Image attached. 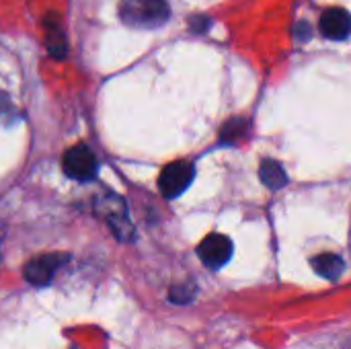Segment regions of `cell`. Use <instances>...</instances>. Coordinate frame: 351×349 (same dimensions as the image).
I'll use <instances>...</instances> for the list:
<instances>
[{"label": "cell", "mask_w": 351, "mask_h": 349, "mask_svg": "<svg viewBox=\"0 0 351 349\" xmlns=\"http://www.w3.org/2000/svg\"><path fill=\"white\" fill-rule=\"evenodd\" d=\"M95 212L107 220V224L113 230V234L117 237V241H121V243L134 241L136 232H134V224L128 216L123 197H119L115 193H105L95 200Z\"/></svg>", "instance_id": "cell-2"}, {"label": "cell", "mask_w": 351, "mask_h": 349, "mask_svg": "<svg viewBox=\"0 0 351 349\" xmlns=\"http://www.w3.org/2000/svg\"><path fill=\"white\" fill-rule=\"evenodd\" d=\"M43 29H45V45L49 49V53L58 60L66 58V51H68V41H66V35L60 27V21L58 16L49 14L43 23Z\"/></svg>", "instance_id": "cell-8"}, {"label": "cell", "mask_w": 351, "mask_h": 349, "mask_svg": "<svg viewBox=\"0 0 351 349\" xmlns=\"http://www.w3.org/2000/svg\"><path fill=\"white\" fill-rule=\"evenodd\" d=\"M243 134H247V121L245 119H241V117H234V119H230L224 128H222V134H220V138H222V142H237Z\"/></svg>", "instance_id": "cell-12"}, {"label": "cell", "mask_w": 351, "mask_h": 349, "mask_svg": "<svg viewBox=\"0 0 351 349\" xmlns=\"http://www.w3.org/2000/svg\"><path fill=\"white\" fill-rule=\"evenodd\" d=\"M2 239H4V228L0 226V245H2Z\"/></svg>", "instance_id": "cell-15"}, {"label": "cell", "mask_w": 351, "mask_h": 349, "mask_svg": "<svg viewBox=\"0 0 351 349\" xmlns=\"http://www.w3.org/2000/svg\"><path fill=\"white\" fill-rule=\"evenodd\" d=\"M351 21L350 12L341 6L335 8H327L321 14V31L327 39H335V41H346L350 35Z\"/></svg>", "instance_id": "cell-7"}, {"label": "cell", "mask_w": 351, "mask_h": 349, "mask_svg": "<svg viewBox=\"0 0 351 349\" xmlns=\"http://www.w3.org/2000/svg\"><path fill=\"white\" fill-rule=\"evenodd\" d=\"M193 177H195V169L191 163L175 160L162 169L158 177V189L167 200H177L189 189V185L193 183Z\"/></svg>", "instance_id": "cell-4"}, {"label": "cell", "mask_w": 351, "mask_h": 349, "mask_svg": "<svg viewBox=\"0 0 351 349\" xmlns=\"http://www.w3.org/2000/svg\"><path fill=\"white\" fill-rule=\"evenodd\" d=\"M210 25H212V21L208 16H195V21L191 23V29L195 33H206L210 29Z\"/></svg>", "instance_id": "cell-14"}, {"label": "cell", "mask_w": 351, "mask_h": 349, "mask_svg": "<svg viewBox=\"0 0 351 349\" xmlns=\"http://www.w3.org/2000/svg\"><path fill=\"white\" fill-rule=\"evenodd\" d=\"M311 265H313V269H315L321 278L331 280V282L339 280L341 274L346 272V261H343L339 255H335V253L317 255V257L311 259Z\"/></svg>", "instance_id": "cell-9"}, {"label": "cell", "mask_w": 351, "mask_h": 349, "mask_svg": "<svg viewBox=\"0 0 351 349\" xmlns=\"http://www.w3.org/2000/svg\"><path fill=\"white\" fill-rule=\"evenodd\" d=\"M259 177H261V183H263L265 187L274 189V191L286 187V183H288V175H286L284 167H282L278 160H271V158H267V160L261 163Z\"/></svg>", "instance_id": "cell-10"}, {"label": "cell", "mask_w": 351, "mask_h": 349, "mask_svg": "<svg viewBox=\"0 0 351 349\" xmlns=\"http://www.w3.org/2000/svg\"><path fill=\"white\" fill-rule=\"evenodd\" d=\"M294 35H296V39H304V41H308V39H311V35H313V29H311V25H308L306 21H302V23H298V25H296Z\"/></svg>", "instance_id": "cell-13"}, {"label": "cell", "mask_w": 351, "mask_h": 349, "mask_svg": "<svg viewBox=\"0 0 351 349\" xmlns=\"http://www.w3.org/2000/svg\"><path fill=\"white\" fill-rule=\"evenodd\" d=\"M70 261L68 253H47L41 257L31 259L23 267V276L33 286H47L56 278V274Z\"/></svg>", "instance_id": "cell-5"}, {"label": "cell", "mask_w": 351, "mask_h": 349, "mask_svg": "<svg viewBox=\"0 0 351 349\" xmlns=\"http://www.w3.org/2000/svg\"><path fill=\"white\" fill-rule=\"evenodd\" d=\"M232 241L224 234H208L199 245H197V257L202 263L210 269H220L224 267L230 257H232Z\"/></svg>", "instance_id": "cell-6"}, {"label": "cell", "mask_w": 351, "mask_h": 349, "mask_svg": "<svg viewBox=\"0 0 351 349\" xmlns=\"http://www.w3.org/2000/svg\"><path fill=\"white\" fill-rule=\"evenodd\" d=\"M171 16L167 0H121L119 19L134 29H158Z\"/></svg>", "instance_id": "cell-1"}, {"label": "cell", "mask_w": 351, "mask_h": 349, "mask_svg": "<svg viewBox=\"0 0 351 349\" xmlns=\"http://www.w3.org/2000/svg\"><path fill=\"white\" fill-rule=\"evenodd\" d=\"M62 167L70 179L80 181V183L93 181L99 173V160L86 144H76V146L68 148L64 154Z\"/></svg>", "instance_id": "cell-3"}, {"label": "cell", "mask_w": 351, "mask_h": 349, "mask_svg": "<svg viewBox=\"0 0 351 349\" xmlns=\"http://www.w3.org/2000/svg\"><path fill=\"white\" fill-rule=\"evenodd\" d=\"M195 296H197V286H195L193 282L177 284V286H173L171 292H169V300H171L173 304H181V306L193 302Z\"/></svg>", "instance_id": "cell-11"}]
</instances>
